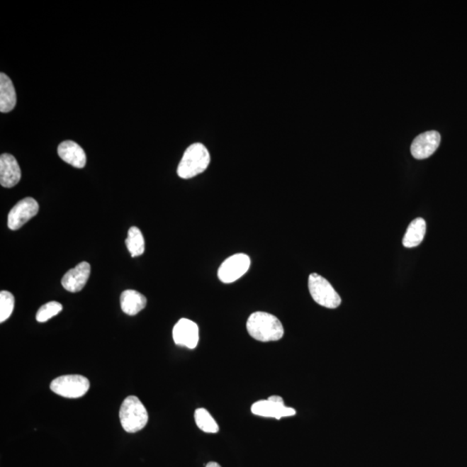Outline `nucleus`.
<instances>
[{"label": "nucleus", "instance_id": "obj_18", "mask_svg": "<svg viewBox=\"0 0 467 467\" xmlns=\"http://www.w3.org/2000/svg\"><path fill=\"white\" fill-rule=\"evenodd\" d=\"M195 422L199 429L207 434H217L219 426L215 419L212 417L209 411L206 409H198L195 411Z\"/></svg>", "mask_w": 467, "mask_h": 467}, {"label": "nucleus", "instance_id": "obj_20", "mask_svg": "<svg viewBox=\"0 0 467 467\" xmlns=\"http://www.w3.org/2000/svg\"><path fill=\"white\" fill-rule=\"evenodd\" d=\"M15 299L13 294L7 291L0 293V322L9 319L13 312Z\"/></svg>", "mask_w": 467, "mask_h": 467}, {"label": "nucleus", "instance_id": "obj_10", "mask_svg": "<svg viewBox=\"0 0 467 467\" xmlns=\"http://www.w3.org/2000/svg\"><path fill=\"white\" fill-rule=\"evenodd\" d=\"M441 144V135L437 131L422 133L411 145V154L416 159H425L433 155Z\"/></svg>", "mask_w": 467, "mask_h": 467}, {"label": "nucleus", "instance_id": "obj_8", "mask_svg": "<svg viewBox=\"0 0 467 467\" xmlns=\"http://www.w3.org/2000/svg\"><path fill=\"white\" fill-rule=\"evenodd\" d=\"M38 203L33 198H26L19 201L8 215V227L17 230L38 213Z\"/></svg>", "mask_w": 467, "mask_h": 467}, {"label": "nucleus", "instance_id": "obj_2", "mask_svg": "<svg viewBox=\"0 0 467 467\" xmlns=\"http://www.w3.org/2000/svg\"><path fill=\"white\" fill-rule=\"evenodd\" d=\"M210 162L207 148L201 143H195L186 149L179 164L178 174L180 178L189 179L203 174Z\"/></svg>", "mask_w": 467, "mask_h": 467}, {"label": "nucleus", "instance_id": "obj_16", "mask_svg": "<svg viewBox=\"0 0 467 467\" xmlns=\"http://www.w3.org/2000/svg\"><path fill=\"white\" fill-rule=\"evenodd\" d=\"M425 220L416 218L412 221L404 235L403 244L405 248H415L421 244L426 235Z\"/></svg>", "mask_w": 467, "mask_h": 467}, {"label": "nucleus", "instance_id": "obj_11", "mask_svg": "<svg viewBox=\"0 0 467 467\" xmlns=\"http://www.w3.org/2000/svg\"><path fill=\"white\" fill-rule=\"evenodd\" d=\"M91 266L87 261H82L76 268L70 269L62 278V286L67 291L77 293L81 291L87 284Z\"/></svg>", "mask_w": 467, "mask_h": 467}, {"label": "nucleus", "instance_id": "obj_6", "mask_svg": "<svg viewBox=\"0 0 467 467\" xmlns=\"http://www.w3.org/2000/svg\"><path fill=\"white\" fill-rule=\"evenodd\" d=\"M250 258L245 254H235L222 263L218 276L223 283L230 284L237 281L248 272Z\"/></svg>", "mask_w": 467, "mask_h": 467}, {"label": "nucleus", "instance_id": "obj_7", "mask_svg": "<svg viewBox=\"0 0 467 467\" xmlns=\"http://www.w3.org/2000/svg\"><path fill=\"white\" fill-rule=\"evenodd\" d=\"M254 415L266 418L281 420L296 415V410L293 407H286L281 396L272 395L268 400H261L254 403L251 407Z\"/></svg>", "mask_w": 467, "mask_h": 467}, {"label": "nucleus", "instance_id": "obj_4", "mask_svg": "<svg viewBox=\"0 0 467 467\" xmlns=\"http://www.w3.org/2000/svg\"><path fill=\"white\" fill-rule=\"evenodd\" d=\"M308 288L313 300L322 307L335 309L339 308L342 302L331 283L320 274H310Z\"/></svg>", "mask_w": 467, "mask_h": 467}, {"label": "nucleus", "instance_id": "obj_15", "mask_svg": "<svg viewBox=\"0 0 467 467\" xmlns=\"http://www.w3.org/2000/svg\"><path fill=\"white\" fill-rule=\"evenodd\" d=\"M17 103L13 81L5 73L0 74V111L9 113L15 108Z\"/></svg>", "mask_w": 467, "mask_h": 467}, {"label": "nucleus", "instance_id": "obj_1", "mask_svg": "<svg viewBox=\"0 0 467 467\" xmlns=\"http://www.w3.org/2000/svg\"><path fill=\"white\" fill-rule=\"evenodd\" d=\"M247 330L254 339L261 342L278 341L284 335V328L281 322L272 314L264 312L251 314L247 321Z\"/></svg>", "mask_w": 467, "mask_h": 467}, {"label": "nucleus", "instance_id": "obj_13", "mask_svg": "<svg viewBox=\"0 0 467 467\" xmlns=\"http://www.w3.org/2000/svg\"><path fill=\"white\" fill-rule=\"evenodd\" d=\"M57 152L59 157L70 166L81 169L87 162L84 149L72 140H66L59 145Z\"/></svg>", "mask_w": 467, "mask_h": 467}, {"label": "nucleus", "instance_id": "obj_12", "mask_svg": "<svg viewBox=\"0 0 467 467\" xmlns=\"http://www.w3.org/2000/svg\"><path fill=\"white\" fill-rule=\"evenodd\" d=\"M21 170L13 155L4 154L0 157V184L3 187L11 188L21 181Z\"/></svg>", "mask_w": 467, "mask_h": 467}, {"label": "nucleus", "instance_id": "obj_19", "mask_svg": "<svg viewBox=\"0 0 467 467\" xmlns=\"http://www.w3.org/2000/svg\"><path fill=\"white\" fill-rule=\"evenodd\" d=\"M62 305L57 301H50L38 309L36 319L39 323H45L61 313Z\"/></svg>", "mask_w": 467, "mask_h": 467}, {"label": "nucleus", "instance_id": "obj_14", "mask_svg": "<svg viewBox=\"0 0 467 467\" xmlns=\"http://www.w3.org/2000/svg\"><path fill=\"white\" fill-rule=\"evenodd\" d=\"M147 298L135 290H125L120 296V308L129 316H135L146 308Z\"/></svg>", "mask_w": 467, "mask_h": 467}, {"label": "nucleus", "instance_id": "obj_3", "mask_svg": "<svg viewBox=\"0 0 467 467\" xmlns=\"http://www.w3.org/2000/svg\"><path fill=\"white\" fill-rule=\"evenodd\" d=\"M120 420L125 432L130 434L137 433L147 426V410L137 396L130 395L121 404Z\"/></svg>", "mask_w": 467, "mask_h": 467}, {"label": "nucleus", "instance_id": "obj_21", "mask_svg": "<svg viewBox=\"0 0 467 467\" xmlns=\"http://www.w3.org/2000/svg\"><path fill=\"white\" fill-rule=\"evenodd\" d=\"M206 467H221L217 462H210L208 463Z\"/></svg>", "mask_w": 467, "mask_h": 467}, {"label": "nucleus", "instance_id": "obj_9", "mask_svg": "<svg viewBox=\"0 0 467 467\" xmlns=\"http://www.w3.org/2000/svg\"><path fill=\"white\" fill-rule=\"evenodd\" d=\"M172 337L176 344L195 349L199 341V328L195 322L181 319L175 325Z\"/></svg>", "mask_w": 467, "mask_h": 467}, {"label": "nucleus", "instance_id": "obj_5", "mask_svg": "<svg viewBox=\"0 0 467 467\" xmlns=\"http://www.w3.org/2000/svg\"><path fill=\"white\" fill-rule=\"evenodd\" d=\"M89 381L80 375L62 376L50 383V390L62 398H80L89 390Z\"/></svg>", "mask_w": 467, "mask_h": 467}, {"label": "nucleus", "instance_id": "obj_17", "mask_svg": "<svg viewBox=\"0 0 467 467\" xmlns=\"http://www.w3.org/2000/svg\"><path fill=\"white\" fill-rule=\"evenodd\" d=\"M128 249L132 257L141 256L145 252V240L139 227H132L128 230V238L125 240Z\"/></svg>", "mask_w": 467, "mask_h": 467}]
</instances>
